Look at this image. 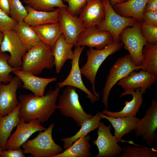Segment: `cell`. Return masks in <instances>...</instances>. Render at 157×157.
<instances>
[{
  "label": "cell",
  "instance_id": "cell-1",
  "mask_svg": "<svg viewBox=\"0 0 157 157\" xmlns=\"http://www.w3.org/2000/svg\"><path fill=\"white\" fill-rule=\"evenodd\" d=\"M60 90L57 87L42 96L31 94L19 96L20 119L27 122L35 119L40 123L47 121L58 108L56 102Z\"/></svg>",
  "mask_w": 157,
  "mask_h": 157
},
{
  "label": "cell",
  "instance_id": "cell-2",
  "mask_svg": "<svg viewBox=\"0 0 157 157\" xmlns=\"http://www.w3.org/2000/svg\"><path fill=\"white\" fill-rule=\"evenodd\" d=\"M54 66L51 49L40 42L27 51L23 56L21 70L36 75L44 69H51Z\"/></svg>",
  "mask_w": 157,
  "mask_h": 157
},
{
  "label": "cell",
  "instance_id": "cell-3",
  "mask_svg": "<svg viewBox=\"0 0 157 157\" xmlns=\"http://www.w3.org/2000/svg\"><path fill=\"white\" fill-rule=\"evenodd\" d=\"M123 45V43L120 42H114L107 45L101 49L90 48L86 51L87 60L80 69L81 72L90 82L93 93L99 99V95L96 91L95 83L99 68L108 56L118 51Z\"/></svg>",
  "mask_w": 157,
  "mask_h": 157
},
{
  "label": "cell",
  "instance_id": "cell-4",
  "mask_svg": "<svg viewBox=\"0 0 157 157\" xmlns=\"http://www.w3.org/2000/svg\"><path fill=\"white\" fill-rule=\"evenodd\" d=\"M54 126L51 123L43 132L40 131L34 139L27 140L22 145L25 154L34 157H54L64 150L52 138V132Z\"/></svg>",
  "mask_w": 157,
  "mask_h": 157
},
{
  "label": "cell",
  "instance_id": "cell-5",
  "mask_svg": "<svg viewBox=\"0 0 157 157\" xmlns=\"http://www.w3.org/2000/svg\"><path fill=\"white\" fill-rule=\"evenodd\" d=\"M76 90L74 87L67 86L59 97L57 108L63 115L72 118L77 126L81 127L85 120L93 116L84 111Z\"/></svg>",
  "mask_w": 157,
  "mask_h": 157
},
{
  "label": "cell",
  "instance_id": "cell-6",
  "mask_svg": "<svg viewBox=\"0 0 157 157\" xmlns=\"http://www.w3.org/2000/svg\"><path fill=\"white\" fill-rule=\"evenodd\" d=\"M119 40L124 49L129 52L134 64L137 66L141 65L144 61L142 49L147 43L141 34L140 22L137 21L133 26L125 28L120 35Z\"/></svg>",
  "mask_w": 157,
  "mask_h": 157
},
{
  "label": "cell",
  "instance_id": "cell-7",
  "mask_svg": "<svg viewBox=\"0 0 157 157\" xmlns=\"http://www.w3.org/2000/svg\"><path fill=\"white\" fill-rule=\"evenodd\" d=\"M139 69V67L133 63L129 54L117 60L109 69L103 89L102 102L106 108H108V98L113 87L131 72Z\"/></svg>",
  "mask_w": 157,
  "mask_h": 157
},
{
  "label": "cell",
  "instance_id": "cell-8",
  "mask_svg": "<svg viewBox=\"0 0 157 157\" xmlns=\"http://www.w3.org/2000/svg\"><path fill=\"white\" fill-rule=\"evenodd\" d=\"M105 10L104 19L97 27L101 30L109 32L112 34L114 42H120L119 36L126 27L133 26L137 21L132 17L122 16L113 8L109 0H102Z\"/></svg>",
  "mask_w": 157,
  "mask_h": 157
},
{
  "label": "cell",
  "instance_id": "cell-9",
  "mask_svg": "<svg viewBox=\"0 0 157 157\" xmlns=\"http://www.w3.org/2000/svg\"><path fill=\"white\" fill-rule=\"evenodd\" d=\"M157 102L153 99L144 115L139 119L133 130L136 137H141L146 144L154 145L157 140Z\"/></svg>",
  "mask_w": 157,
  "mask_h": 157
},
{
  "label": "cell",
  "instance_id": "cell-10",
  "mask_svg": "<svg viewBox=\"0 0 157 157\" xmlns=\"http://www.w3.org/2000/svg\"><path fill=\"white\" fill-rule=\"evenodd\" d=\"M111 124L106 126L104 122H100L97 128V137L92 142L99 151L95 157H115L120 156L122 153V147L111 133Z\"/></svg>",
  "mask_w": 157,
  "mask_h": 157
},
{
  "label": "cell",
  "instance_id": "cell-11",
  "mask_svg": "<svg viewBox=\"0 0 157 157\" xmlns=\"http://www.w3.org/2000/svg\"><path fill=\"white\" fill-rule=\"evenodd\" d=\"M84 48L85 46H75L73 57L71 62L70 72L64 80L57 83V87L60 88L65 86H70L79 89L86 93V97L92 104L98 101L99 99L90 92L84 84L79 66L80 57Z\"/></svg>",
  "mask_w": 157,
  "mask_h": 157
},
{
  "label": "cell",
  "instance_id": "cell-12",
  "mask_svg": "<svg viewBox=\"0 0 157 157\" xmlns=\"http://www.w3.org/2000/svg\"><path fill=\"white\" fill-rule=\"evenodd\" d=\"M0 47V51L8 52L10 58L9 64L13 67L21 68L22 58L26 51L15 32L13 30L5 31Z\"/></svg>",
  "mask_w": 157,
  "mask_h": 157
},
{
  "label": "cell",
  "instance_id": "cell-13",
  "mask_svg": "<svg viewBox=\"0 0 157 157\" xmlns=\"http://www.w3.org/2000/svg\"><path fill=\"white\" fill-rule=\"evenodd\" d=\"M114 43L113 37L109 32L101 30L96 26H92L86 28L80 33L75 46H86L99 50Z\"/></svg>",
  "mask_w": 157,
  "mask_h": 157
},
{
  "label": "cell",
  "instance_id": "cell-14",
  "mask_svg": "<svg viewBox=\"0 0 157 157\" xmlns=\"http://www.w3.org/2000/svg\"><path fill=\"white\" fill-rule=\"evenodd\" d=\"M47 128L43 126L38 119L28 122L23 119L20 120L17 126L15 131L8 139L5 147L6 150L9 149L17 150L26 142L34 133L37 131H44Z\"/></svg>",
  "mask_w": 157,
  "mask_h": 157
},
{
  "label": "cell",
  "instance_id": "cell-15",
  "mask_svg": "<svg viewBox=\"0 0 157 157\" xmlns=\"http://www.w3.org/2000/svg\"><path fill=\"white\" fill-rule=\"evenodd\" d=\"M22 83L16 76L7 84L0 83V117L11 113L19 104L16 92L22 87Z\"/></svg>",
  "mask_w": 157,
  "mask_h": 157
},
{
  "label": "cell",
  "instance_id": "cell-16",
  "mask_svg": "<svg viewBox=\"0 0 157 157\" xmlns=\"http://www.w3.org/2000/svg\"><path fill=\"white\" fill-rule=\"evenodd\" d=\"M59 8L58 22L66 40L75 46L79 34L86 28L77 16L73 15L64 7Z\"/></svg>",
  "mask_w": 157,
  "mask_h": 157
},
{
  "label": "cell",
  "instance_id": "cell-17",
  "mask_svg": "<svg viewBox=\"0 0 157 157\" xmlns=\"http://www.w3.org/2000/svg\"><path fill=\"white\" fill-rule=\"evenodd\" d=\"M134 70L126 77L120 80L117 82L124 90H136L140 88L144 94L146 89L149 88L156 82L157 75L151 74L142 69L138 72Z\"/></svg>",
  "mask_w": 157,
  "mask_h": 157
},
{
  "label": "cell",
  "instance_id": "cell-18",
  "mask_svg": "<svg viewBox=\"0 0 157 157\" xmlns=\"http://www.w3.org/2000/svg\"><path fill=\"white\" fill-rule=\"evenodd\" d=\"M105 10L102 0H88L78 17L86 28L97 26L104 19Z\"/></svg>",
  "mask_w": 157,
  "mask_h": 157
},
{
  "label": "cell",
  "instance_id": "cell-19",
  "mask_svg": "<svg viewBox=\"0 0 157 157\" xmlns=\"http://www.w3.org/2000/svg\"><path fill=\"white\" fill-rule=\"evenodd\" d=\"M143 93L140 88H138L135 91L133 90H125L122 93L119 97L126 95H131L133 97L131 100L129 101H125V105L123 108L120 111L113 112L105 109L102 113L110 117H119L129 116H136L143 103Z\"/></svg>",
  "mask_w": 157,
  "mask_h": 157
},
{
  "label": "cell",
  "instance_id": "cell-20",
  "mask_svg": "<svg viewBox=\"0 0 157 157\" xmlns=\"http://www.w3.org/2000/svg\"><path fill=\"white\" fill-rule=\"evenodd\" d=\"M12 72L21 80L23 84V88L29 90L34 95L40 96H43L47 85L50 83L56 81L57 79L56 77L44 78L38 77L21 69Z\"/></svg>",
  "mask_w": 157,
  "mask_h": 157
},
{
  "label": "cell",
  "instance_id": "cell-21",
  "mask_svg": "<svg viewBox=\"0 0 157 157\" xmlns=\"http://www.w3.org/2000/svg\"><path fill=\"white\" fill-rule=\"evenodd\" d=\"M101 119H105L111 123L114 129V135L118 143L122 141V138L125 134L130 133L134 129L139 119L136 116L114 117L108 116L99 112Z\"/></svg>",
  "mask_w": 157,
  "mask_h": 157
},
{
  "label": "cell",
  "instance_id": "cell-22",
  "mask_svg": "<svg viewBox=\"0 0 157 157\" xmlns=\"http://www.w3.org/2000/svg\"><path fill=\"white\" fill-rule=\"evenodd\" d=\"M74 46L73 44L66 40L63 34L56 42L51 49L57 73L60 72L67 60L72 59L74 53L72 48Z\"/></svg>",
  "mask_w": 157,
  "mask_h": 157
},
{
  "label": "cell",
  "instance_id": "cell-23",
  "mask_svg": "<svg viewBox=\"0 0 157 157\" xmlns=\"http://www.w3.org/2000/svg\"><path fill=\"white\" fill-rule=\"evenodd\" d=\"M25 8L28 14L24 21L32 26L58 22V8L51 12L37 10L27 5Z\"/></svg>",
  "mask_w": 157,
  "mask_h": 157
},
{
  "label": "cell",
  "instance_id": "cell-24",
  "mask_svg": "<svg viewBox=\"0 0 157 157\" xmlns=\"http://www.w3.org/2000/svg\"><path fill=\"white\" fill-rule=\"evenodd\" d=\"M148 0H128L114 6L121 16L132 17L140 22L143 21V14Z\"/></svg>",
  "mask_w": 157,
  "mask_h": 157
},
{
  "label": "cell",
  "instance_id": "cell-25",
  "mask_svg": "<svg viewBox=\"0 0 157 157\" xmlns=\"http://www.w3.org/2000/svg\"><path fill=\"white\" fill-rule=\"evenodd\" d=\"M20 103L17 107L8 114L0 117V147L3 150L12 131L17 126L20 119L19 111Z\"/></svg>",
  "mask_w": 157,
  "mask_h": 157
},
{
  "label": "cell",
  "instance_id": "cell-26",
  "mask_svg": "<svg viewBox=\"0 0 157 157\" xmlns=\"http://www.w3.org/2000/svg\"><path fill=\"white\" fill-rule=\"evenodd\" d=\"M40 41L52 49L62 34L58 22L32 26Z\"/></svg>",
  "mask_w": 157,
  "mask_h": 157
},
{
  "label": "cell",
  "instance_id": "cell-27",
  "mask_svg": "<svg viewBox=\"0 0 157 157\" xmlns=\"http://www.w3.org/2000/svg\"><path fill=\"white\" fill-rule=\"evenodd\" d=\"M91 137L88 134L74 141L69 148L54 157H88L92 155L90 149Z\"/></svg>",
  "mask_w": 157,
  "mask_h": 157
},
{
  "label": "cell",
  "instance_id": "cell-28",
  "mask_svg": "<svg viewBox=\"0 0 157 157\" xmlns=\"http://www.w3.org/2000/svg\"><path fill=\"white\" fill-rule=\"evenodd\" d=\"M101 119L98 112L94 115L85 120L81 126L80 129L74 135L70 137L61 138V140L64 143L63 148L65 149H67L77 139L85 137L90 132L97 129Z\"/></svg>",
  "mask_w": 157,
  "mask_h": 157
},
{
  "label": "cell",
  "instance_id": "cell-29",
  "mask_svg": "<svg viewBox=\"0 0 157 157\" xmlns=\"http://www.w3.org/2000/svg\"><path fill=\"white\" fill-rule=\"evenodd\" d=\"M13 30L17 35L26 51L40 42L32 26L24 21L17 23Z\"/></svg>",
  "mask_w": 157,
  "mask_h": 157
},
{
  "label": "cell",
  "instance_id": "cell-30",
  "mask_svg": "<svg viewBox=\"0 0 157 157\" xmlns=\"http://www.w3.org/2000/svg\"><path fill=\"white\" fill-rule=\"evenodd\" d=\"M142 54L144 61L139 67L151 74L157 75V44L147 43L143 48Z\"/></svg>",
  "mask_w": 157,
  "mask_h": 157
},
{
  "label": "cell",
  "instance_id": "cell-31",
  "mask_svg": "<svg viewBox=\"0 0 157 157\" xmlns=\"http://www.w3.org/2000/svg\"><path fill=\"white\" fill-rule=\"evenodd\" d=\"M23 2L35 10L46 12L53 11L55 7L67 8L68 6L63 0H23Z\"/></svg>",
  "mask_w": 157,
  "mask_h": 157
},
{
  "label": "cell",
  "instance_id": "cell-32",
  "mask_svg": "<svg viewBox=\"0 0 157 157\" xmlns=\"http://www.w3.org/2000/svg\"><path fill=\"white\" fill-rule=\"evenodd\" d=\"M122 154L119 157H157L154 149L129 144L122 147Z\"/></svg>",
  "mask_w": 157,
  "mask_h": 157
},
{
  "label": "cell",
  "instance_id": "cell-33",
  "mask_svg": "<svg viewBox=\"0 0 157 157\" xmlns=\"http://www.w3.org/2000/svg\"><path fill=\"white\" fill-rule=\"evenodd\" d=\"M10 55L6 52L0 51V83L7 84L12 79L13 76L10 74L11 72L21 68L13 67L8 63Z\"/></svg>",
  "mask_w": 157,
  "mask_h": 157
},
{
  "label": "cell",
  "instance_id": "cell-34",
  "mask_svg": "<svg viewBox=\"0 0 157 157\" xmlns=\"http://www.w3.org/2000/svg\"><path fill=\"white\" fill-rule=\"evenodd\" d=\"M10 17L17 23L24 21L28 14L25 8L20 0H8Z\"/></svg>",
  "mask_w": 157,
  "mask_h": 157
},
{
  "label": "cell",
  "instance_id": "cell-35",
  "mask_svg": "<svg viewBox=\"0 0 157 157\" xmlns=\"http://www.w3.org/2000/svg\"><path fill=\"white\" fill-rule=\"evenodd\" d=\"M140 31L147 43L157 44V26H154L143 21L140 22Z\"/></svg>",
  "mask_w": 157,
  "mask_h": 157
},
{
  "label": "cell",
  "instance_id": "cell-36",
  "mask_svg": "<svg viewBox=\"0 0 157 157\" xmlns=\"http://www.w3.org/2000/svg\"><path fill=\"white\" fill-rule=\"evenodd\" d=\"M17 22L0 9V31L13 30Z\"/></svg>",
  "mask_w": 157,
  "mask_h": 157
},
{
  "label": "cell",
  "instance_id": "cell-37",
  "mask_svg": "<svg viewBox=\"0 0 157 157\" xmlns=\"http://www.w3.org/2000/svg\"><path fill=\"white\" fill-rule=\"evenodd\" d=\"M88 0H63L68 3L66 9L67 11L70 14L77 16L85 4Z\"/></svg>",
  "mask_w": 157,
  "mask_h": 157
},
{
  "label": "cell",
  "instance_id": "cell-38",
  "mask_svg": "<svg viewBox=\"0 0 157 157\" xmlns=\"http://www.w3.org/2000/svg\"><path fill=\"white\" fill-rule=\"evenodd\" d=\"M143 21L150 25L157 26V11H144Z\"/></svg>",
  "mask_w": 157,
  "mask_h": 157
},
{
  "label": "cell",
  "instance_id": "cell-39",
  "mask_svg": "<svg viewBox=\"0 0 157 157\" xmlns=\"http://www.w3.org/2000/svg\"><path fill=\"white\" fill-rule=\"evenodd\" d=\"M22 149L14 150L11 149L3 150L1 155V157H26Z\"/></svg>",
  "mask_w": 157,
  "mask_h": 157
},
{
  "label": "cell",
  "instance_id": "cell-40",
  "mask_svg": "<svg viewBox=\"0 0 157 157\" xmlns=\"http://www.w3.org/2000/svg\"><path fill=\"white\" fill-rule=\"evenodd\" d=\"M157 11V0H148L147 3L144 11Z\"/></svg>",
  "mask_w": 157,
  "mask_h": 157
},
{
  "label": "cell",
  "instance_id": "cell-41",
  "mask_svg": "<svg viewBox=\"0 0 157 157\" xmlns=\"http://www.w3.org/2000/svg\"><path fill=\"white\" fill-rule=\"evenodd\" d=\"M0 9L9 15L10 7L8 0H0Z\"/></svg>",
  "mask_w": 157,
  "mask_h": 157
},
{
  "label": "cell",
  "instance_id": "cell-42",
  "mask_svg": "<svg viewBox=\"0 0 157 157\" xmlns=\"http://www.w3.org/2000/svg\"><path fill=\"white\" fill-rule=\"evenodd\" d=\"M112 6H114L115 5L123 2L128 0H109Z\"/></svg>",
  "mask_w": 157,
  "mask_h": 157
},
{
  "label": "cell",
  "instance_id": "cell-43",
  "mask_svg": "<svg viewBox=\"0 0 157 157\" xmlns=\"http://www.w3.org/2000/svg\"><path fill=\"white\" fill-rule=\"evenodd\" d=\"M4 38V34L3 32L0 31V47Z\"/></svg>",
  "mask_w": 157,
  "mask_h": 157
},
{
  "label": "cell",
  "instance_id": "cell-44",
  "mask_svg": "<svg viewBox=\"0 0 157 157\" xmlns=\"http://www.w3.org/2000/svg\"><path fill=\"white\" fill-rule=\"evenodd\" d=\"M3 148L0 147V155H1V153L2 151L3 150Z\"/></svg>",
  "mask_w": 157,
  "mask_h": 157
}]
</instances>
